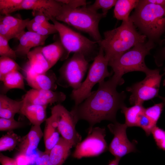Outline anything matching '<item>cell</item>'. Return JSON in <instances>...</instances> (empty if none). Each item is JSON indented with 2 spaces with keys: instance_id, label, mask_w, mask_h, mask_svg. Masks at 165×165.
I'll list each match as a JSON object with an SVG mask.
<instances>
[{
  "instance_id": "obj_1",
  "label": "cell",
  "mask_w": 165,
  "mask_h": 165,
  "mask_svg": "<svg viewBox=\"0 0 165 165\" xmlns=\"http://www.w3.org/2000/svg\"><path fill=\"white\" fill-rule=\"evenodd\" d=\"M98 84L97 90L92 91L82 102L74 106L71 110L77 122L84 120L89 123L88 134L95 125L103 120L117 122V112L125 105L126 93L124 91L118 92L117 86L110 79Z\"/></svg>"
},
{
  "instance_id": "obj_2",
  "label": "cell",
  "mask_w": 165,
  "mask_h": 165,
  "mask_svg": "<svg viewBox=\"0 0 165 165\" xmlns=\"http://www.w3.org/2000/svg\"><path fill=\"white\" fill-rule=\"evenodd\" d=\"M129 18L119 27L104 33V38L98 44L108 62L120 57L136 45L145 42L147 37L138 32Z\"/></svg>"
},
{
  "instance_id": "obj_3",
  "label": "cell",
  "mask_w": 165,
  "mask_h": 165,
  "mask_svg": "<svg viewBox=\"0 0 165 165\" xmlns=\"http://www.w3.org/2000/svg\"><path fill=\"white\" fill-rule=\"evenodd\" d=\"M130 18L141 34L154 42L158 41L165 31V5L139 0Z\"/></svg>"
},
{
  "instance_id": "obj_4",
  "label": "cell",
  "mask_w": 165,
  "mask_h": 165,
  "mask_svg": "<svg viewBox=\"0 0 165 165\" xmlns=\"http://www.w3.org/2000/svg\"><path fill=\"white\" fill-rule=\"evenodd\" d=\"M155 46L154 42L148 40L138 44L117 59L108 62V65L114 72L110 80L118 86L124 83L122 77L126 73L139 71L147 73L150 69L146 65L145 59Z\"/></svg>"
},
{
  "instance_id": "obj_5",
  "label": "cell",
  "mask_w": 165,
  "mask_h": 165,
  "mask_svg": "<svg viewBox=\"0 0 165 165\" xmlns=\"http://www.w3.org/2000/svg\"><path fill=\"white\" fill-rule=\"evenodd\" d=\"M60 2L61 7L54 19L88 34L94 41L98 42L102 40L99 29V22L105 17L102 13L92 10L87 6L73 8Z\"/></svg>"
},
{
  "instance_id": "obj_6",
  "label": "cell",
  "mask_w": 165,
  "mask_h": 165,
  "mask_svg": "<svg viewBox=\"0 0 165 165\" xmlns=\"http://www.w3.org/2000/svg\"><path fill=\"white\" fill-rule=\"evenodd\" d=\"M58 33L60 40L69 54H82L89 62L94 61L100 49L98 42L92 41L53 18L50 19Z\"/></svg>"
},
{
  "instance_id": "obj_7",
  "label": "cell",
  "mask_w": 165,
  "mask_h": 165,
  "mask_svg": "<svg viewBox=\"0 0 165 165\" xmlns=\"http://www.w3.org/2000/svg\"><path fill=\"white\" fill-rule=\"evenodd\" d=\"M108 61L105 57L103 49L100 47L98 53L90 66L86 77L78 89L73 90L70 96L77 106L82 102L91 93L96 84L104 81L111 74L108 71Z\"/></svg>"
},
{
  "instance_id": "obj_8",
  "label": "cell",
  "mask_w": 165,
  "mask_h": 165,
  "mask_svg": "<svg viewBox=\"0 0 165 165\" xmlns=\"http://www.w3.org/2000/svg\"><path fill=\"white\" fill-rule=\"evenodd\" d=\"M89 66V62L82 54L74 53L60 68L57 84L63 87H70L73 90L78 89L82 84Z\"/></svg>"
},
{
  "instance_id": "obj_9",
  "label": "cell",
  "mask_w": 165,
  "mask_h": 165,
  "mask_svg": "<svg viewBox=\"0 0 165 165\" xmlns=\"http://www.w3.org/2000/svg\"><path fill=\"white\" fill-rule=\"evenodd\" d=\"M145 79L127 87L126 90L130 92L129 101L130 105L143 104L146 101L158 95L161 81L163 75L159 69H150Z\"/></svg>"
},
{
  "instance_id": "obj_10",
  "label": "cell",
  "mask_w": 165,
  "mask_h": 165,
  "mask_svg": "<svg viewBox=\"0 0 165 165\" xmlns=\"http://www.w3.org/2000/svg\"><path fill=\"white\" fill-rule=\"evenodd\" d=\"M50 118L56 125L61 137L75 147L81 141L82 137L75 128L77 122L73 114L61 104L51 109Z\"/></svg>"
},
{
  "instance_id": "obj_11",
  "label": "cell",
  "mask_w": 165,
  "mask_h": 165,
  "mask_svg": "<svg viewBox=\"0 0 165 165\" xmlns=\"http://www.w3.org/2000/svg\"><path fill=\"white\" fill-rule=\"evenodd\" d=\"M106 134L105 128L94 127L87 137L75 146L72 157L81 159L97 156L106 151L108 147L105 139Z\"/></svg>"
},
{
  "instance_id": "obj_12",
  "label": "cell",
  "mask_w": 165,
  "mask_h": 165,
  "mask_svg": "<svg viewBox=\"0 0 165 165\" xmlns=\"http://www.w3.org/2000/svg\"><path fill=\"white\" fill-rule=\"evenodd\" d=\"M125 124L117 122L109 124L108 127L114 135L108 150L115 158L121 159L125 155L137 151L135 141L131 142L127 138Z\"/></svg>"
},
{
  "instance_id": "obj_13",
  "label": "cell",
  "mask_w": 165,
  "mask_h": 165,
  "mask_svg": "<svg viewBox=\"0 0 165 165\" xmlns=\"http://www.w3.org/2000/svg\"><path fill=\"white\" fill-rule=\"evenodd\" d=\"M66 98L65 94L61 92L32 89L27 92L22 100L27 103L47 106L49 104H60Z\"/></svg>"
},
{
  "instance_id": "obj_14",
  "label": "cell",
  "mask_w": 165,
  "mask_h": 165,
  "mask_svg": "<svg viewBox=\"0 0 165 165\" xmlns=\"http://www.w3.org/2000/svg\"><path fill=\"white\" fill-rule=\"evenodd\" d=\"M42 47H36L27 54L28 61L24 69L25 77H32L45 73L50 68L42 53Z\"/></svg>"
},
{
  "instance_id": "obj_15",
  "label": "cell",
  "mask_w": 165,
  "mask_h": 165,
  "mask_svg": "<svg viewBox=\"0 0 165 165\" xmlns=\"http://www.w3.org/2000/svg\"><path fill=\"white\" fill-rule=\"evenodd\" d=\"M61 6L58 0H23L20 10L41 12L50 20L55 18Z\"/></svg>"
},
{
  "instance_id": "obj_16",
  "label": "cell",
  "mask_w": 165,
  "mask_h": 165,
  "mask_svg": "<svg viewBox=\"0 0 165 165\" xmlns=\"http://www.w3.org/2000/svg\"><path fill=\"white\" fill-rule=\"evenodd\" d=\"M43 136L40 126L33 125L28 133L21 138L18 145L19 152L31 156L37 148Z\"/></svg>"
},
{
  "instance_id": "obj_17",
  "label": "cell",
  "mask_w": 165,
  "mask_h": 165,
  "mask_svg": "<svg viewBox=\"0 0 165 165\" xmlns=\"http://www.w3.org/2000/svg\"><path fill=\"white\" fill-rule=\"evenodd\" d=\"M25 79L32 89L54 91L57 88V79L53 71H48L33 77H25Z\"/></svg>"
},
{
  "instance_id": "obj_18",
  "label": "cell",
  "mask_w": 165,
  "mask_h": 165,
  "mask_svg": "<svg viewBox=\"0 0 165 165\" xmlns=\"http://www.w3.org/2000/svg\"><path fill=\"white\" fill-rule=\"evenodd\" d=\"M42 53L47 61L50 68L59 60L67 58L69 54L67 53L60 40L44 47H42Z\"/></svg>"
},
{
  "instance_id": "obj_19",
  "label": "cell",
  "mask_w": 165,
  "mask_h": 165,
  "mask_svg": "<svg viewBox=\"0 0 165 165\" xmlns=\"http://www.w3.org/2000/svg\"><path fill=\"white\" fill-rule=\"evenodd\" d=\"M23 101L20 113L25 116L33 125L40 126L47 119V106L30 104Z\"/></svg>"
},
{
  "instance_id": "obj_20",
  "label": "cell",
  "mask_w": 165,
  "mask_h": 165,
  "mask_svg": "<svg viewBox=\"0 0 165 165\" xmlns=\"http://www.w3.org/2000/svg\"><path fill=\"white\" fill-rule=\"evenodd\" d=\"M73 146L61 137L56 144L50 152L49 155L53 165H62L70 153Z\"/></svg>"
},
{
  "instance_id": "obj_21",
  "label": "cell",
  "mask_w": 165,
  "mask_h": 165,
  "mask_svg": "<svg viewBox=\"0 0 165 165\" xmlns=\"http://www.w3.org/2000/svg\"><path fill=\"white\" fill-rule=\"evenodd\" d=\"M23 103V100L17 101L6 95H0V117L14 119L16 113L20 112Z\"/></svg>"
},
{
  "instance_id": "obj_22",
  "label": "cell",
  "mask_w": 165,
  "mask_h": 165,
  "mask_svg": "<svg viewBox=\"0 0 165 165\" xmlns=\"http://www.w3.org/2000/svg\"><path fill=\"white\" fill-rule=\"evenodd\" d=\"M45 122L43 136L45 147L44 152L49 154L59 140L60 134L56 125L50 117L46 119Z\"/></svg>"
},
{
  "instance_id": "obj_23",
  "label": "cell",
  "mask_w": 165,
  "mask_h": 165,
  "mask_svg": "<svg viewBox=\"0 0 165 165\" xmlns=\"http://www.w3.org/2000/svg\"><path fill=\"white\" fill-rule=\"evenodd\" d=\"M138 0H118L115 6L114 17L118 20L122 21L129 19L131 11L135 8Z\"/></svg>"
},
{
  "instance_id": "obj_24",
  "label": "cell",
  "mask_w": 165,
  "mask_h": 165,
  "mask_svg": "<svg viewBox=\"0 0 165 165\" xmlns=\"http://www.w3.org/2000/svg\"><path fill=\"white\" fill-rule=\"evenodd\" d=\"M145 108L143 104H138L127 107L125 105L121 108L122 113L124 114L125 123L127 127H138L141 115L144 112Z\"/></svg>"
},
{
  "instance_id": "obj_25",
  "label": "cell",
  "mask_w": 165,
  "mask_h": 165,
  "mask_svg": "<svg viewBox=\"0 0 165 165\" xmlns=\"http://www.w3.org/2000/svg\"><path fill=\"white\" fill-rule=\"evenodd\" d=\"M30 20L29 18L23 20L7 15L1 16L0 22L7 25L14 31L17 34L18 37L25 31L24 30Z\"/></svg>"
},
{
  "instance_id": "obj_26",
  "label": "cell",
  "mask_w": 165,
  "mask_h": 165,
  "mask_svg": "<svg viewBox=\"0 0 165 165\" xmlns=\"http://www.w3.org/2000/svg\"><path fill=\"white\" fill-rule=\"evenodd\" d=\"M1 81L7 90L13 89L25 90L24 77L18 71H14L7 74Z\"/></svg>"
},
{
  "instance_id": "obj_27",
  "label": "cell",
  "mask_w": 165,
  "mask_h": 165,
  "mask_svg": "<svg viewBox=\"0 0 165 165\" xmlns=\"http://www.w3.org/2000/svg\"><path fill=\"white\" fill-rule=\"evenodd\" d=\"M21 138L13 131H8L0 138V152L13 150L18 145Z\"/></svg>"
},
{
  "instance_id": "obj_28",
  "label": "cell",
  "mask_w": 165,
  "mask_h": 165,
  "mask_svg": "<svg viewBox=\"0 0 165 165\" xmlns=\"http://www.w3.org/2000/svg\"><path fill=\"white\" fill-rule=\"evenodd\" d=\"M21 69V67L10 58L6 57H0V80L2 81L7 74L15 70Z\"/></svg>"
},
{
  "instance_id": "obj_29",
  "label": "cell",
  "mask_w": 165,
  "mask_h": 165,
  "mask_svg": "<svg viewBox=\"0 0 165 165\" xmlns=\"http://www.w3.org/2000/svg\"><path fill=\"white\" fill-rule=\"evenodd\" d=\"M23 0H0V13L3 15H9L20 10Z\"/></svg>"
},
{
  "instance_id": "obj_30",
  "label": "cell",
  "mask_w": 165,
  "mask_h": 165,
  "mask_svg": "<svg viewBox=\"0 0 165 165\" xmlns=\"http://www.w3.org/2000/svg\"><path fill=\"white\" fill-rule=\"evenodd\" d=\"M17 39L19 41V43L15 50L17 57L27 56L32 47L31 43L25 33V31L20 34Z\"/></svg>"
},
{
  "instance_id": "obj_31",
  "label": "cell",
  "mask_w": 165,
  "mask_h": 165,
  "mask_svg": "<svg viewBox=\"0 0 165 165\" xmlns=\"http://www.w3.org/2000/svg\"><path fill=\"white\" fill-rule=\"evenodd\" d=\"M28 31L36 33L42 36H48L50 35L57 33L55 27H46L35 22L33 19L28 22L27 26Z\"/></svg>"
},
{
  "instance_id": "obj_32",
  "label": "cell",
  "mask_w": 165,
  "mask_h": 165,
  "mask_svg": "<svg viewBox=\"0 0 165 165\" xmlns=\"http://www.w3.org/2000/svg\"><path fill=\"white\" fill-rule=\"evenodd\" d=\"M164 105L161 102L145 108L144 113L152 123L155 126H157L162 112L163 109Z\"/></svg>"
},
{
  "instance_id": "obj_33",
  "label": "cell",
  "mask_w": 165,
  "mask_h": 165,
  "mask_svg": "<svg viewBox=\"0 0 165 165\" xmlns=\"http://www.w3.org/2000/svg\"><path fill=\"white\" fill-rule=\"evenodd\" d=\"M116 0H96L92 5L87 6L90 9L95 12L99 9L102 10V13L105 17L109 10L115 6Z\"/></svg>"
},
{
  "instance_id": "obj_34",
  "label": "cell",
  "mask_w": 165,
  "mask_h": 165,
  "mask_svg": "<svg viewBox=\"0 0 165 165\" xmlns=\"http://www.w3.org/2000/svg\"><path fill=\"white\" fill-rule=\"evenodd\" d=\"M23 125L21 121H17L14 119H6L0 117V131H12L19 128Z\"/></svg>"
},
{
  "instance_id": "obj_35",
  "label": "cell",
  "mask_w": 165,
  "mask_h": 165,
  "mask_svg": "<svg viewBox=\"0 0 165 165\" xmlns=\"http://www.w3.org/2000/svg\"><path fill=\"white\" fill-rule=\"evenodd\" d=\"M9 41L0 35V55L16 60L17 56L15 51L9 46Z\"/></svg>"
},
{
  "instance_id": "obj_36",
  "label": "cell",
  "mask_w": 165,
  "mask_h": 165,
  "mask_svg": "<svg viewBox=\"0 0 165 165\" xmlns=\"http://www.w3.org/2000/svg\"><path fill=\"white\" fill-rule=\"evenodd\" d=\"M151 134L158 148L165 151V130L156 126L152 130Z\"/></svg>"
},
{
  "instance_id": "obj_37",
  "label": "cell",
  "mask_w": 165,
  "mask_h": 165,
  "mask_svg": "<svg viewBox=\"0 0 165 165\" xmlns=\"http://www.w3.org/2000/svg\"><path fill=\"white\" fill-rule=\"evenodd\" d=\"M25 33L29 40L32 47L43 45L48 37V36H42L29 31H25Z\"/></svg>"
},
{
  "instance_id": "obj_38",
  "label": "cell",
  "mask_w": 165,
  "mask_h": 165,
  "mask_svg": "<svg viewBox=\"0 0 165 165\" xmlns=\"http://www.w3.org/2000/svg\"><path fill=\"white\" fill-rule=\"evenodd\" d=\"M157 126L154 125L145 115L144 112L140 116L138 127H141L147 136L151 134L153 129Z\"/></svg>"
},
{
  "instance_id": "obj_39",
  "label": "cell",
  "mask_w": 165,
  "mask_h": 165,
  "mask_svg": "<svg viewBox=\"0 0 165 165\" xmlns=\"http://www.w3.org/2000/svg\"><path fill=\"white\" fill-rule=\"evenodd\" d=\"M17 165H35L36 159L19 152L14 158Z\"/></svg>"
},
{
  "instance_id": "obj_40",
  "label": "cell",
  "mask_w": 165,
  "mask_h": 165,
  "mask_svg": "<svg viewBox=\"0 0 165 165\" xmlns=\"http://www.w3.org/2000/svg\"><path fill=\"white\" fill-rule=\"evenodd\" d=\"M32 14L34 16L32 19L35 22L46 27L55 28L54 24H51L49 22L50 20L43 13L38 11H33Z\"/></svg>"
},
{
  "instance_id": "obj_41",
  "label": "cell",
  "mask_w": 165,
  "mask_h": 165,
  "mask_svg": "<svg viewBox=\"0 0 165 165\" xmlns=\"http://www.w3.org/2000/svg\"><path fill=\"white\" fill-rule=\"evenodd\" d=\"M0 35L9 41L13 38H17V34L7 25L0 22Z\"/></svg>"
},
{
  "instance_id": "obj_42",
  "label": "cell",
  "mask_w": 165,
  "mask_h": 165,
  "mask_svg": "<svg viewBox=\"0 0 165 165\" xmlns=\"http://www.w3.org/2000/svg\"><path fill=\"white\" fill-rule=\"evenodd\" d=\"M35 165H53L50 161L49 154L45 152L40 153L37 156Z\"/></svg>"
},
{
  "instance_id": "obj_43",
  "label": "cell",
  "mask_w": 165,
  "mask_h": 165,
  "mask_svg": "<svg viewBox=\"0 0 165 165\" xmlns=\"http://www.w3.org/2000/svg\"><path fill=\"white\" fill-rule=\"evenodd\" d=\"M69 6L73 8H77L80 7L87 6L86 0H58Z\"/></svg>"
},
{
  "instance_id": "obj_44",
  "label": "cell",
  "mask_w": 165,
  "mask_h": 165,
  "mask_svg": "<svg viewBox=\"0 0 165 165\" xmlns=\"http://www.w3.org/2000/svg\"><path fill=\"white\" fill-rule=\"evenodd\" d=\"M165 41V39H164ZM155 62L158 66L162 65L163 61L165 60V46L161 51L154 57Z\"/></svg>"
},
{
  "instance_id": "obj_45",
  "label": "cell",
  "mask_w": 165,
  "mask_h": 165,
  "mask_svg": "<svg viewBox=\"0 0 165 165\" xmlns=\"http://www.w3.org/2000/svg\"><path fill=\"white\" fill-rule=\"evenodd\" d=\"M0 162L2 165H17L14 158L9 157L1 153Z\"/></svg>"
},
{
  "instance_id": "obj_46",
  "label": "cell",
  "mask_w": 165,
  "mask_h": 165,
  "mask_svg": "<svg viewBox=\"0 0 165 165\" xmlns=\"http://www.w3.org/2000/svg\"><path fill=\"white\" fill-rule=\"evenodd\" d=\"M147 2L159 5H165V0H145Z\"/></svg>"
},
{
  "instance_id": "obj_47",
  "label": "cell",
  "mask_w": 165,
  "mask_h": 165,
  "mask_svg": "<svg viewBox=\"0 0 165 165\" xmlns=\"http://www.w3.org/2000/svg\"><path fill=\"white\" fill-rule=\"evenodd\" d=\"M120 159L118 158H115L109 162L108 165H119Z\"/></svg>"
},
{
  "instance_id": "obj_48",
  "label": "cell",
  "mask_w": 165,
  "mask_h": 165,
  "mask_svg": "<svg viewBox=\"0 0 165 165\" xmlns=\"http://www.w3.org/2000/svg\"><path fill=\"white\" fill-rule=\"evenodd\" d=\"M160 98L162 101V102L164 105V106L165 105V97H162L161 96H159Z\"/></svg>"
},
{
  "instance_id": "obj_49",
  "label": "cell",
  "mask_w": 165,
  "mask_h": 165,
  "mask_svg": "<svg viewBox=\"0 0 165 165\" xmlns=\"http://www.w3.org/2000/svg\"><path fill=\"white\" fill-rule=\"evenodd\" d=\"M164 71H165L164 73L165 74V68L164 69ZM163 86H165V79L163 81Z\"/></svg>"
}]
</instances>
